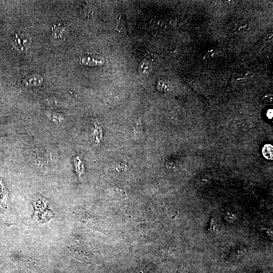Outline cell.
<instances>
[{"instance_id": "cell-1", "label": "cell", "mask_w": 273, "mask_h": 273, "mask_svg": "<svg viewBox=\"0 0 273 273\" xmlns=\"http://www.w3.org/2000/svg\"><path fill=\"white\" fill-rule=\"evenodd\" d=\"M30 43V39L28 35L24 33L15 34L12 41L13 47L19 51H25L27 50Z\"/></svg>"}, {"instance_id": "cell-6", "label": "cell", "mask_w": 273, "mask_h": 273, "mask_svg": "<svg viewBox=\"0 0 273 273\" xmlns=\"http://www.w3.org/2000/svg\"><path fill=\"white\" fill-rule=\"evenodd\" d=\"M126 27L125 19L121 13H120L117 17L116 23V29L119 32L124 31Z\"/></svg>"}, {"instance_id": "cell-8", "label": "cell", "mask_w": 273, "mask_h": 273, "mask_svg": "<svg viewBox=\"0 0 273 273\" xmlns=\"http://www.w3.org/2000/svg\"><path fill=\"white\" fill-rule=\"evenodd\" d=\"M267 116L269 119H271L273 116V110L272 109H269L267 112Z\"/></svg>"}, {"instance_id": "cell-2", "label": "cell", "mask_w": 273, "mask_h": 273, "mask_svg": "<svg viewBox=\"0 0 273 273\" xmlns=\"http://www.w3.org/2000/svg\"><path fill=\"white\" fill-rule=\"evenodd\" d=\"M105 58L101 54H87L82 57L81 62L86 66H98L105 63Z\"/></svg>"}, {"instance_id": "cell-3", "label": "cell", "mask_w": 273, "mask_h": 273, "mask_svg": "<svg viewBox=\"0 0 273 273\" xmlns=\"http://www.w3.org/2000/svg\"><path fill=\"white\" fill-rule=\"evenodd\" d=\"M65 28L63 26H55L52 33V41L59 44L63 41L65 34Z\"/></svg>"}, {"instance_id": "cell-4", "label": "cell", "mask_w": 273, "mask_h": 273, "mask_svg": "<svg viewBox=\"0 0 273 273\" xmlns=\"http://www.w3.org/2000/svg\"><path fill=\"white\" fill-rule=\"evenodd\" d=\"M42 81V77L38 74H32L26 78L23 82L27 85L37 86L40 85Z\"/></svg>"}, {"instance_id": "cell-7", "label": "cell", "mask_w": 273, "mask_h": 273, "mask_svg": "<svg viewBox=\"0 0 273 273\" xmlns=\"http://www.w3.org/2000/svg\"><path fill=\"white\" fill-rule=\"evenodd\" d=\"M46 114L49 118L56 123H58L63 119V117L59 113L55 112H47Z\"/></svg>"}, {"instance_id": "cell-5", "label": "cell", "mask_w": 273, "mask_h": 273, "mask_svg": "<svg viewBox=\"0 0 273 273\" xmlns=\"http://www.w3.org/2000/svg\"><path fill=\"white\" fill-rule=\"evenodd\" d=\"M262 152L263 156L268 160L273 159V147L270 144H266L262 148Z\"/></svg>"}]
</instances>
